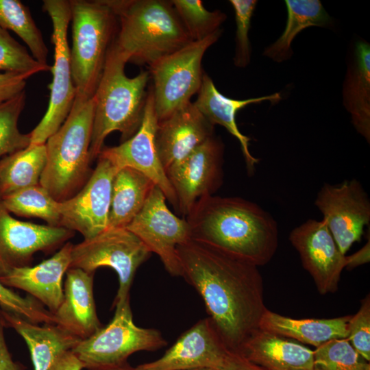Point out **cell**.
Segmentation results:
<instances>
[{
    "mask_svg": "<svg viewBox=\"0 0 370 370\" xmlns=\"http://www.w3.org/2000/svg\"><path fill=\"white\" fill-rule=\"evenodd\" d=\"M182 276L204 300L227 348L239 353L267 309L258 267L190 238L177 247Z\"/></svg>",
    "mask_w": 370,
    "mask_h": 370,
    "instance_id": "6da1fadb",
    "label": "cell"
},
{
    "mask_svg": "<svg viewBox=\"0 0 370 370\" xmlns=\"http://www.w3.org/2000/svg\"><path fill=\"white\" fill-rule=\"evenodd\" d=\"M185 218L192 239L258 267L269 263L278 249V227L273 217L242 197H203Z\"/></svg>",
    "mask_w": 370,
    "mask_h": 370,
    "instance_id": "7a4b0ae2",
    "label": "cell"
},
{
    "mask_svg": "<svg viewBox=\"0 0 370 370\" xmlns=\"http://www.w3.org/2000/svg\"><path fill=\"white\" fill-rule=\"evenodd\" d=\"M106 1L119 23L114 43L128 62L149 66L193 42L171 1Z\"/></svg>",
    "mask_w": 370,
    "mask_h": 370,
    "instance_id": "3957f363",
    "label": "cell"
},
{
    "mask_svg": "<svg viewBox=\"0 0 370 370\" xmlns=\"http://www.w3.org/2000/svg\"><path fill=\"white\" fill-rule=\"evenodd\" d=\"M127 62V56L113 42L93 96L91 160L98 158L105 138L111 132H119L123 143L134 136L140 126L150 74L149 71H141L136 76L128 77L125 73Z\"/></svg>",
    "mask_w": 370,
    "mask_h": 370,
    "instance_id": "277c9868",
    "label": "cell"
},
{
    "mask_svg": "<svg viewBox=\"0 0 370 370\" xmlns=\"http://www.w3.org/2000/svg\"><path fill=\"white\" fill-rule=\"evenodd\" d=\"M94 113L93 97L82 104L73 103L64 122L45 144L47 162L40 184L59 202L76 194L91 174Z\"/></svg>",
    "mask_w": 370,
    "mask_h": 370,
    "instance_id": "5b68a950",
    "label": "cell"
},
{
    "mask_svg": "<svg viewBox=\"0 0 370 370\" xmlns=\"http://www.w3.org/2000/svg\"><path fill=\"white\" fill-rule=\"evenodd\" d=\"M72 47L70 49L73 103L94 96L107 54L117 33V18L106 0H70Z\"/></svg>",
    "mask_w": 370,
    "mask_h": 370,
    "instance_id": "8992f818",
    "label": "cell"
},
{
    "mask_svg": "<svg viewBox=\"0 0 370 370\" xmlns=\"http://www.w3.org/2000/svg\"><path fill=\"white\" fill-rule=\"evenodd\" d=\"M114 306L112 321L71 350L86 369L123 364L135 352L155 351L166 344L158 330L134 324L130 298Z\"/></svg>",
    "mask_w": 370,
    "mask_h": 370,
    "instance_id": "52a82bcc",
    "label": "cell"
},
{
    "mask_svg": "<svg viewBox=\"0 0 370 370\" xmlns=\"http://www.w3.org/2000/svg\"><path fill=\"white\" fill-rule=\"evenodd\" d=\"M223 29L199 41H193L149 66L155 112L158 122L167 119L190 101L197 93L204 73L201 61L205 52L221 37Z\"/></svg>",
    "mask_w": 370,
    "mask_h": 370,
    "instance_id": "ba28073f",
    "label": "cell"
},
{
    "mask_svg": "<svg viewBox=\"0 0 370 370\" xmlns=\"http://www.w3.org/2000/svg\"><path fill=\"white\" fill-rule=\"evenodd\" d=\"M151 253L143 242L127 228H107L73 245L70 268L88 273H95L102 267L114 269L119 278L115 304L130 298L136 270Z\"/></svg>",
    "mask_w": 370,
    "mask_h": 370,
    "instance_id": "9c48e42d",
    "label": "cell"
},
{
    "mask_svg": "<svg viewBox=\"0 0 370 370\" xmlns=\"http://www.w3.org/2000/svg\"><path fill=\"white\" fill-rule=\"evenodd\" d=\"M42 9L48 14L52 23L54 63L51 66L52 82L49 86L50 98L48 108L41 121L29 134L30 145L45 144L48 138L60 128L67 118L76 95L67 38L71 18L69 1L44 0Z\"/></svg>",
    "mask_w": 370,
    "mask_h": 370,
    "instance_id": "30bf717a",
    "label": "cell"
},
{
    "mask_svg": "<svg viewBox=\"0 0 370 370\" xmlns=\"http://www.w3.org/2000/svg\"><path fill=\"white\" fill-rule=\"evenodd\" d=\"M224 145L213 135L166 170L177 200V212L186 217L200 198L213 195L223 182Z\"/></svg>",
    "mask_w": 370,
    "mask_h": 370,
    "instance_id": "8fae6325",
    "label": "cell"
},
{
    "mask_svg": "<svg viewBox=\"0 0 370 370\" xmlns=\"http://www.w3.org/2000/svg\"><path fill=\"white\" fill-rule=\"evenodd\" d=\"M166 199L158 187L151 190L145 205L127 226L151 252L157 254L172 275L182 276L177 247L191 238L186 218H179L167 207Z\"/></svg>",
    "mask_w": 370,
    "mask_h": 370,
    "instance_id": "7c38bea8",
    "label": "cell"
},
{
    "mask_svg": "<svg viewBox=\"0 0 370 370\" xmlns=\"http://www.w3.org/2000/svg\"><path fill=\"white\" fill-rule=\"evenodd\" d=\"M314 204L341 253L346 255L370 223V199L362 185L356 179L338 184L325 183Z\"/></svg>",
    "mask_w": 370,
    "mask_h": 370,
    "instance_id": "4fadbf2b",
    "label": "cell"
},
{
    "mask_svg": "<svg viewBox=\"0 0 370 370\" xmlns=\"http://www.w3.org/2000/svg\"><path fill=\"white\" fill-rule=\"evenodd\" d=\"M117 171L108 160L98 158L96 168L82 188L60 202V227L78 232L84 239L106 230L108 227L112 181Z\"/></svg>",
    "mask_w": 370,
    "mask_h": 370,
    "instance_id": "5bb4252c",
    "label": "cell"
},
{
    "mask_svg": "<svg viewBox=\"0 0 370 370\" xmlns=\"http://www.w3.org/2000/svg\"><path fill=\"white\" fill-rule=\"evenodd\" d=\"M158 120L152 88L148 91L143 120L136 133L119 145L101 149L98 158L108 160L117 170L130 167L149 177L177 212L175 191L166 176L156 146Z\"/></svg>",
    "mask_w": 370,
    "mask_h": 370,
    "instance_id": "9a60e30c",
    "label": "cell"
},
{
    "mask_svg": "<svg viewBox=\"0 0 370 370\" xmlns=\"http://www.w3.org/2000/svg\"><path fill=\"white\" fill-rule=\"evenodd\" d=\"M210 317L199 320L184 332L160 358L136 370H225L232 354Z\"/></svg>",
    "mask_w": 370,
    "mask_h": 370,
    "instance_id": "2e32d148",
    "label": "cell"
},
{
    "mask_svg": "<svg viewBox=\"0 0 370 370\" xmlns=\"http://www.w3.org/2000/svg\"><path fill=\"white\" fill-rule=\"evenodd\" d=\"M74 232L62 227L18 220L0 199V277L14 269L31 266L34 254L57 249Z\"/></svg>",
    "mask_w": 370,
    "mask_h": 370,
    "instance_id": "e0dca14e",
    "label": "cell"
},
{
    "mask_svg": "<svg viewBox=\"0 0 370 370\" xmlns=\"http://www.w3.org/2000/svg\"><path fill=\"white\" fill-rule=\"evenodd\" d=\"M288 239L318 292L321 295L336 292L345 268V255L341 253L325 222L308 219L293 228Z\"/></svg>",
    "mask_w": 370,
    "mask_h": 370,
    "instance_id": "ac0fdd59",
    "label": "cell"
},
{
    "mask_svg": "<svg viewBox=\"0 0 370 370\" xmlns=\"http://www.w3.org/2000/svg\"><path fill=\"white\" fill-rule=\"evenodd\" d=\"M213 135L214 125L190 101L158 122L156 146L165 171Z\"/></svg>",
    "mask_w": 370,
    "mask_h": 370,
    "instance_id": "d6986e66",
    "label": "cell"
},
{
    "mask_svg": "<svg viewBox=\"0 0 370 370\" xmlns=\"http://www.w3.org/2000/svg\"><path fill=\"white\" fill-rule=\"evenodd\" d=\"M73 246L66 242L51 258L34 267L14 269L0 277V282L27 292L54 313L64 298L62 280L70 268Z\"/></svg>",
    "mask_w": 370,
    "mask_h": 370,
    "instance_id": "ffe728a7",
    "label": "cell"
},
{
    "mask_svg": "<svg viewBox=\"0 0 370 370\" xmlns=\"http://www.w3.org/2000/svg\"><path fill=\"white\" fill-rule=\"evenodd\" d=\"M66 275L63 300L53 313L55 324L85 339L102 327L93 297L94 273L69 268Z\"/></svg>",
    "mask_w": 370,
    "mask_h": 370,
    "instance_id": "44dd1931",
    "label": "cell"
},
{
    "mask_svg": "<svg viewBox=\"0 0 370 370\" xmlns=\"http://www.w3.org/2000/svg\"><path fill=\"white\" fill-rule=\"evenodd\" d=\"M282 99L280 92L242 100L228 98L217 90L210 77L204 73L197 99L193 103L211 124L224 127L238 140L248 173L252 174L256 164L259 162V159L251 153L249 149V143L251 139L240 131L236 121V115L238 110L249 104L260 103L267 101L275 104Z\"/></svg>",
    "mask_w": 370,
    "mask_h": 370,
    "instance_id": "7402d4cb",
    "label": "cell"
},
{
    "mask_svg": "<svg viewBox=\"0 0 370 370\" xmlns=\"http://www.w3.org/2000/svg\"><path fill=\"white\" fill-rule=\"evenodd\" d=\"M0 312L6 326L13 328L25 341L34 370H51L57 360L82 340L56 324L40 326L1 309Z\"/></svg>",
    "mask_w": 370,
    "mask_h": 370,
    "instance_id": "603a6c76",
    "label": "cell"
},
{
    "mask_svg": "<svg viewBox=\"0 0 370 370\" xmlns=\"http://www.w3.org/2000/svg\"><path fill=\"white\" fill-rule=\"evenodd\" d=\"M239 354L266 370H314L313 350L260 329L244 343Z\"/></svg>",
    "mask_w": 370,
    "mask_h": 370,
    "instance_id": "cb8c5ba5",
    "label": "cell"
},
{
    "mask_svg": "<svg viewBox=\"0 0 370 370\" xmlns=\"http://www.w3.org/2000/svg\"><path fill=\"white\" fill-rule=\"evenodd\" d=\"M343 103L357 132L370 143V45L357 41L343 84Z\"/></svg>",
    "mask_w": 370,
    "mask_h": 370,
    "instance_id": "d4e9b609",
    "label": "cell"
},
{
    "mask_svg": "<svg viewBox=\"0 0 370 370\" xmlns=\"http://www.w3.org/2000/svg\"><path fill=\"white\" fill-rule=\"evenodd\" d=\"M350 318L349 315L332 319H297L267 309L260 319L259 329L317 347L332 339L347 338Z\"/></svg>",
    "mask_w": 370,
    "mask_h": 370,
    "instance_id": "484cf974",
    "label": "cell"
},
{
    "mask_svg": "<svg viewBox=\"0 0 370 370\" xmlns=\"http://www.w3.org/2000/svg\"><path fill=\"white\" fill-rule=\"evenodd\" d=\"M155 186L149 177L134 169L118 170L112 181L108 228H126Z\"/></svg>",
    "mask_w": 370,
    "mask_h": 370,
    "instance_id": "4316f807",
    "label": "cell"
},
{
    "mask_svg": "<svg viewBox=\"0 0 370 370\" xmlns=\"http://www.w3.org/2000/svg\"><path fill=\"white\" fill-rule=\"evenodd\" d=\"M286 27L281 36L263 51V56L281 63L293 56L291 44L296 36L309 27H325L331 18L319 0H286Z\"/></svg>",
    "mask_w": 370,
    "mask_h": 370,
    "instance_id": "83f0119b",
    "label": "cell"
},
{
    "mask_svg": "<svg viewBox=\"0 0 370 370\" xmlns=\"http://www.w3.org/2000/svg\"><path fill=\"white\" fill-rule=\"evenodd\" d=\"M47 162L45 145H29L0 160V199L40 184Z\"/></svg>",
    "mask_w": 370,
    "mask_h": 370,
    "instance_id": "f1b7e54d",
    "label": "cell"
},
{
    "mask_svg": "<svg viewBox=\"0 0 370 370\" xmlns=\"http://www.w3.org/2000/svg\"><path fill=\"white\" fill-rule=\"evenodd\" d=\"M0 27L14 32L26 44L32 56L47 64L49 50L28 7L18 0H0Z\"/></svg>",
    "mask_w": 370,
    "mask_h": 370,
    "instance_id": "f546056e",
    "label": "cell"
},
{
    "mask_svg": "<svg viewBox=\"0 0 370 370\" xmlns=\"http://www.w3.org/2000/svg\"><path fill=\"white\" fill-rule=\"evenodd\" d=\"M0 199L10 213L39 218L47 222L49 225L60 227V202L40 184L23 188Z\"/></svg>",
    "mask_w": 370,
    "mask_h": 370,
    "instance_id": "4dcf8cb0",
    "label": "cell"
},
{
    "mask_svg": "<svg viewBox=\"0 0 370 370\" xmlns=\"http://www.w3.org/2000/svg\"><path fill=\"white\" fill-rule=\"evenodd\" d=\"M171 3L193 41L213 34L226 19L225 13L208 10L200 0H172Z\"/></svg>",
    "mask_w": 370,
    "mask_h": 370,
    "instance_id": "1f68e13d",
    "label": "cell"
},
{
    "mask_svg": "<svg viewBox=\"0 0 370 370\" xmlns=\"http://www.w3.org/2000/svg\"><path fill=\"white\" fill-rule=\"evenodd\" d=\"M314 370H370V363L354 348L347 338L328 341L316 347Z\"/></svg>",
    "mask_w": 370,
    "mask_h": 370,
    "instance_id": "d6a6232c",
    "label": "cell"
},
{
    "mask_svg": "<svg viewBox=\"0 0 370 370\" xmlns=\"http://www.w3.org/2000/svg\"><path fill=\"white\" fill-rule=\"evenodd\" d=\"M25 90L0 105V160L30 145V135L18 127L19 116L25 108Z\"/></svg>",
    "mask_w": 370,
    "mask_h": 370,
    "instance_id": "836d02e7",
    "label": "cell"
},
{
    "mask_svg": "<svg viewBox=\"0 0 370 370\" xmlns=\"http://www.w3.org/2000/svg\"><path fill=\"white\" fill-rule=\"evenodd\" d=\"M50 70L49 64L36 60L8 31L0 27V71L33 75Z\"/></svg>",
    "mask_w": 370,
    "mask_h": 370,
    "instance_id": "e575fe53",
    "label": "cell"
},
{
    "mask_svg": "<svg viewBox=\"0 0 370 370\" xmlns=\"http://www.w3.org/2000/svg\"><path fill=\"white\" fill-rule=\"evenodd\" d=\"M0 309L38 324L55 323L52 312L32 296L22 297L0 282Z\"/></svg>",
    "mask_w": 370,
    "mask_h": 370,
    "instance_id": "d590c367",
    "label": "cell"
},
{
    "mask_svg": "<svg viewBox=\"0 0 370 370\" xmlns=\"http://www.w3.org/2000/svg\"><path fill=\"white\" fill-rule=\"evenodd\" d=\"M257 2L256 0L230 1L234 11L236 26L234 64L239 68H245L250 62L251 46L249 31Z\"/></svg>",
    "mask_w": 370,
    "mask_h": 370,
    "instance_id": "8d00e7d4",
    "label": "cell"
},
{
    "mask_svg": "<svg viewBox=\"0 0 370 370\" xmlns=\"http://www.w3.org/2000/svg\"><path fill=\"white\" fill-rule=\"evenodd\" d=\"M348 337L356 351L367 362L370 361V296L362 301L358 311L351 315L348 323Z\"/></svg>",
    "mask_w": 370,
    "mask_h": 370,
    "instance_id": "74e56055",
    "label": "cell"
},
{
    "mask_svg": "<svg viewBox=\"0 0 370 370\" xmlns=\"http://www.w3.org/2000/svg\"><path fill=\"white\" fill-rule=\"evenodd\" d=\"M32 75L0 72V105L25 90L27 79Z\"/></svg>",
    "mask_w": 370,
    "mask_h": 370,
    "instance_id": "f35d334b",
    "label": "cell"
},
{
    "mask_svg": "<svg viewBox=\"0 0 370 370\" xmlns=\"http://www.w3.org/2000/svg\"><path fill=\"white\" fill-rule=\"evenodd\" d=\"M5 328V321L0 312V370H25L23 365L12 359L9 352L4 335Z\"/></svg>",
    "mask_w": 370,
    "mask_h": 370,
    "instance_id": "ab89813d",
    "label": "cell"
},
{
    "mask_svg": "<svg viewBox=\"0 0 370 370\" xmlns=\"http://www.w3.org/2000/svg\"><path fill=\"white\" fill-rule=\"evenodd\" d=\"M370 260V238L358 251L350 256L345 255V268L351 270L360 265L369 262Z\"/></svg>",
    "mask_w": 370,
    "mask_h": 370,
    "instance_id": "60d3db41",
    "label": "cell"
},
{
    "mask_svg": "<svg viewBox=\"0 0 370 370\" xmlns=\"http://www.w3.org/2000/svg\"><path fill=\"white\" fill-rule=\"evenodd\" d=\"M84 364L71 351L63 354L56 362L51 370H82Z\"/></svg>",
    "mask_w": 370,
    "mask_h": 370,
    "instance_id": "b9f144b4",
    "label": "cell"
},
{
    "mask_svg": "<svg viewBox=\"0 0 370 370\" xmlns=\"http://www.w3.org/2000/svg\"><path fill=\"white\" fill-rule=\"evenodd\" d=\"M226 370H266L247 360L239 353L233 352Z\"/></svg>",
    "mask_w": 370,
    "mask_h": 370,
    "instance_id": "7bdbcfd3",
    "label": "cell"
},
{
    "mask_svg": "<svg viewBox=\"0 0 370 370\" xmlns=\"http://www.w3.org/2000/svg\"><path fill=\"white\" fill-rule=\"evenodd\" d=\"M87 370H136L135 367H132L127 362L120 365H112L95 369H90Z\"/></svg>",
    "mask_w": 370,
    "mask_h": 370,
    "instance_id": "ee69618b",
    "label": "cell"
},
{
    "mask_svg": "<svg viewBox=\"0 0 370 370\" xmlns=\"http://www.w3.org/2000/svg\"><path fill=\"white\" fill-rule=\"evenodd\" d=\"M191 370H213V369H208V368H201V369H191Z\"/></svg>",
    "mask_w": 370,
    "mask_h": 370,
    "instance_id": "f6af8a7d",
    "label": "cell"
}]
</instances>
